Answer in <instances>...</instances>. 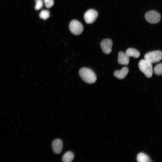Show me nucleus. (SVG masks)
<instances>
[{
    "mask_svg": "<svg viewBox=\"0 0 162 162\" xmlns=\"http://www.w3.org/2000/svg\"><path fill=\"white\" fill-rule=\"evenodd\" d=\"M79 74L82 79L88 84H92L97 80V76L94 72L91 69L84 67L80 69Z\"/></svg>",
    "mask_w": 162,
    "mask_h": 162,
    "instance_id": "obj_1",
    "label": "nucleus"
},
{
    "mask_svg": "<svg viewBox=\"0 0 162 162\" xmlns=\"http://www.w3.org/2000/svg\"><path fill=\"white\" fill-rule=\"evenodd\" d=\"M140 70L148 78H151L153 74L152 64L147 60L144 59L141 60L138 64Z\"/></svg>",
    "mask_w": 162,
    "mask_h": 162,
    "instance_id": "obj_2",
    "label": "nucleus"
},
{
    "mask_svg": "<svg viewBox=\"0 0 162 162\" xmlns=\"http://www.w3.org/2000/svg\"><path fill=\"white\" fill-rule=\"evenodd\" d=\"M162 58V52L161 51L158 50L149 52L144 56V58L152 64L158 62Z\"/></svg>",
    "mask_w": 162,
    "mask_h": 162,
    "instance_id": "obj_3",
    "label": "nucleus"
},
{
    "mask_svg": "<svg viewBox=\"0 0 162 162\" xmlns=\"http://www.w3.org/2000/svg\"><path fill=\"white\" fill-rule=\"evenodd\" d=\"M69 28L73 34L75 35H78L83 32V27L80 22L76 20H73L69 24Z\"/></svg>",
    "mask_w": 162,
    "mask_h": 162,
    "instance_id": "obj_4",
    "label": "nucleus"
},
{
    "mask_svg": "<svg viewBox=\"0 0 162 162\" xmlns=\"http://www.w3.org/2000/svg\"><path fill=\"white\" fill-rule=\"evenodd\" d=\"M146 20L152 24L158 22L161 19L160 14L155 10H150L146 12L145 15Z\"/></svg>",
    "mask_w": 162,
    "mask_h": 162,
    "instance_id": "obj_5",
    "label": "nucleus"
},
{
    "mask_svg": "<svg viewBox=\"0 0 162 162\" xmlns=\"http://www.w3.org/2000/svg\"><path fill=\"white\" fill-rule=\"evenodd\" d=\"M98 15V13L97 11L93 9H90L85 13L84 18L87 23L91 24L96 20Z\"/></svg>",
    "mask_w": 162,
    "mask_h": 162,
    "instance_id": "obj_6",
    "label": "nucleus"
},
{
    "mask_svg": "<svg viewBox=\"0 0 162 162\" xmlns=\"http://www.w3.org/2000/svg\"><path fill=\"white\" fill-rule=\"evenodd\" d=\"M113 43L109 39L103 40L101 42L100 46L103 52L106 54H110L112 51Z\"/></svg>",
    "mask_w": 162,
    "mask_h": 162,
    "instance_id": "obj_7",
    "label": "nucleus"
},
{
    "mask_svg": "<svg viewBox=\"0 0 162 162\" xmlns=\"http://www.w3.org/2000/svg\"><path fill=\"white\" fill-rule=\"evenodd\" d=\"M63 144L62 140L58 139L55 140L52 143V147L54 152L56 154H59L62 151Z\"/></svg>",
    "mask_w": 162,
    "mask_h": 162,
    "instance_id": "obj_8",
    "label": "nucleus"
},
{
    "mask_svg": "<svg viewBox=\"0 0 162 162\" xmlns=\"http://www.w3.org/2000/svg\"><path fill=\"white\" fill-rule=\"evenodd\" d=\"M129 62V58L125 53L123 51H120L118 54V62L122 65H128Z\"/></svg>",
    "mask_w": 162,
    "mask_h": 162,
    "instance_id": "obj_9",
    "label": "nucleus"
},
{
    "mask_svg": "<svg viewBox=\"0 0 162 162\" xmlns=\"http://www.w3.org/2000/svg\"><path fill=\"white\" fill-rule=\"evenodd\" d=\"M129 72L128 68L126 67H123L120 70H116L114 73L115 77L119 79H123L127 76Z\"/></svg>",
    "mask_w": 162,
    "mask_h": 162,
    "instance_id": "obj_10",
    "label": "nucleus"
},
{
    "mask_svg": "<svg viewBox=\"0 0 162 162\" xmlns=\"http://www.w3.org/2000/svg\"><path fill=\"white\" fill-rule=\"evenodd\" d=\"M127 55L129 57H133L135 58H138L140 56V52L136 49L130 48L128 49L125 52Z\"/></svg>",
    "mask_w": 162,
    "mask_h": 162,
    "instance_id": "obj_11",
    "label": "nucleus"
},
{
    "mask_svg": "<svg viewBox=\"0 0 162 162\" xmlns=\"http://www.w3.org/2000/svg\"><path fill=\"white\" fill-rule=\"evenodd\" d=\"M74 157V153L71 151H68L63 155L62 160L64 162H70L73 160Z\"/></svg>",
    "mask_w": 162,
    "mask_h": 162,
    "instance_id": "obj_12",
    "label": "nucleus"
},
{
    "mask_svg": "<svg viewBox=\"0 0 162 162\" xmlns=\"http://www.w3.org/2000/svg\"><path fill=\"white\" fill-rule=\"evenodd\" d=\"M137 160L140 162H148L151 161L149 157L143 153H139L137 157Z\"/></svg>",
    "mask_w": 162,
    "mask_h": 162,
    "instance_id": "obj_13",
    "label": "nucleus"
},
{
    "mask_svg": "<svg viewBox=\"0 0 162 162\" xmlns=\"http://www.w3.org/2000/svg\"><path fill=\"white\" fill-rule=\"evenodd\" d=\"M50 15V12L49 10H44L40 12L39 15L40 18L44 20H46L49 18Z\"/></svg>",
    "mask_w": 162,
    "mask_h": 162,
    "instance_id": "obj_14",
    "label": "nucleus"
},
{
    "mask_svg": "<svg viewBox=\"0 0 162 162\" xmlns=\"http://www.w3.org/2000/svg\"><path fill=\"white\" fill-rule=\"evenodd\" d=\"M162 64H158L154 67V72L155 74L158 75H161L162 74Z\"/></svg>",
    "mask_w": 162,
    "mask_h": 162,
    "instance_id": "obj_15",
    "label": "nucleus"
},
{
    "mask_svg": "<svg viewBox=\"0 0 162 162\" xmlns=\"http://www.w3.org/2000/svg\"><path fill=\"white\" fill-rule=\"evenodd\" d=\"M36 5L34 7L36 10H38L40 9L43 5V2L42 0H35Z\"/></svg>",
    "mask_w": 162,
    "mask_h": 162,
    "instance_id": "obj_16",
    "label": "nucleus"
},
{
    "mask_svg": "<svg viewBox=\"0 0 162 162\" xmlns=\"http://www.w3.org/2000/svg\"><path fill=\"white\" fill-rule=\"evenodd\" d=\"M46 7L47 8H50L54 5V0H44Z\"/></svg>",
    "mask_w": 162,
    "mask_h": 162,
    "instance_id": "obj_17",
    "label": "nucleus"
}]
</instances>
